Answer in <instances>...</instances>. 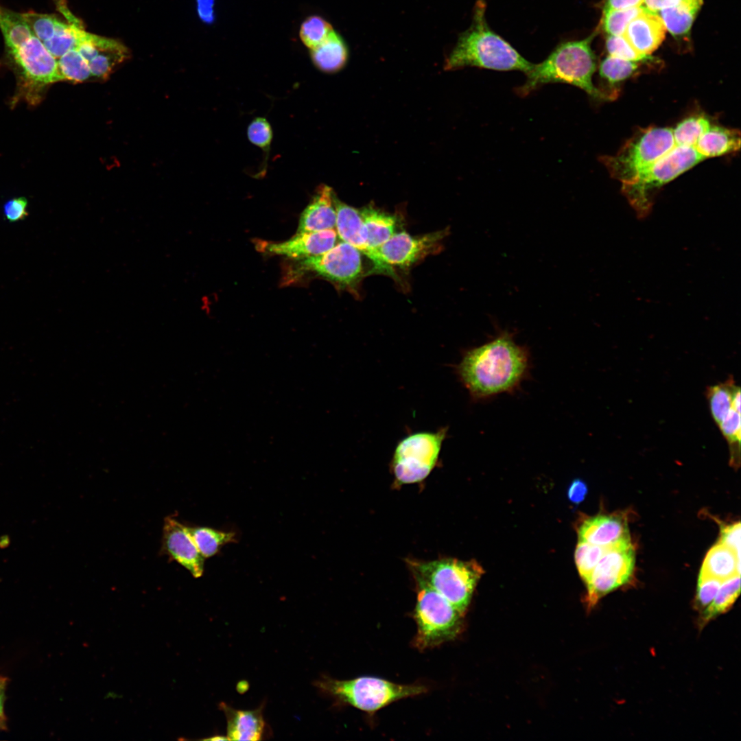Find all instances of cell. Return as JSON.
I'll use <instances>...</instances> for the list:
<instances>
[{
	"mask_svg": "<svg viewBox=\"0 0 741 741\" xmlns=\"http://www.w3.org/2000/svg\"><path fill=\"white\" fill-rule=\"evenodd\" d=\"M530 354L502 331L491 340L465 352L457 366L462 384L475 401L515 391L529 374Z\"/></svg>",
	"mask_w": 741,
	"mask_h": 741,
	"instance_id": "obj_1",
	"label": "cell"
},
{
	"mask_svg": "<svg viewBox=\"0 0 741 741\" xmlns=\"http://www.w3.org/2000/svg\"><path fill=\"white\" fill-rule=\"evenodd\" d=\"M596 34V30L584 39L564 42L543 62L533 64L526 73L525 83L516 88L517 94L525 97L543 84L560 82L577 86L596 99H615L592 81L596 60L591 43Z\"/></svg>",
	"mask_w": 741,
	"mask_h": 741,
	"instance_id": "obj_2",
	"label": "cell"
},
{
	"mask_svg": "<svg viewBox=\"0 0 741 741\" xmlns=\"http://www.w3.org/2000/svg\"><path fill=\"white\" fill-rule=\"evenodd\" d=\"M486 5L482 0L476 2L471 25L460 34L456 46L446 59L445 69L476 67L496 71H521L526 73L533 64L489 27L485 17Z\"/></svg>",
	"mask_w": 741,
	"mask_h": 741,
	"instance_id": "obj_3",
	"label": "cell"
},
{
	"mask_svg": "<svg viewBox=\"0 0 741 741\" xmlns=\"http://www.w3.org/2000/svg\"><path fill=\"white\" fill-rule=\"evenodd\" d=\"M314 685L320 692L337 702L370 714L393 702L427 691L423 685L397 684L372 677H361L350 680H336L323 677L316 681Z\"/></svg>",
	"mask_w": 741,
	"mask_h": 741,
	"instance_id": "obj_4",
	"label": "cell"
},
{
	"mask_svg": "<svg viewBox=\"0 0 741 741\" xmlns=\"http://www.w3.org/2000/svg\"><path fill=\"white\" fill-rule=\"evenodd\" d=\"M675 145L672 128L650 126L636 132L615 155L602 156L600 161L610 175L623 185L631 183Z\"/></svg>",
	"mask_w": 741,
	"mask_h": 741,
	"instance_id": "obj_5",
	"label": "cell"
},
{
	"mask_svg": "<svg viewBox=\"0 0 741 741\" xmlns=\"http://www.w3.org/2000/svg\"><path fill=\"white\" fill-rule=\"evenodd\" d=\"M415 580L427 584L464 615L476 584L483 573L475 561L455 558L411 561Z\"/></svg>",
	"mask_w": 741,
	"mask_h": 741,
	"instance_id": "obj_6",
	"label": "cell"
},
{
	"mask_svg": "<svg viewBox=\"0 0 741 741\" xmlns=\"http://www.w3.org/2000/svg\"><path fill=\"white\" fill-rule=\"evenodd\" d=\"M416 583V647L425 650L454 639L461 631L464 615L431 587L418 580Z\"/></svg>",
	"mask_w": 741,
	"mask_h": 741,
	"instance_id": "obj_7",
	"label": "cell"
},
{
	"mask_svg": "<svg viewBox=\"0 0 741 741\" xmlns=\"http://www.w3.org/2000/svg\"><path fill=\"white\" fill-rule=\"evenodd\" d=\"M703 160L695 146L676 143L670 152L642 171L631 183L622 185V191L637 214L643 217L651 208L654 190Z\"/></svg>",
	"mask_w": 741,
	"mask_h": 741,
	"instance_id": "obj_8",
	"label": "cell"
},
{
	"mask_svg": "<svg viewBox=\"0 0 741 741\" xmlns=\"http://www.w3.org/2000/svg\"><path fill=\"white\" fill-rule=\"evenodd\" d=\"M447 432L443 427L435 432H417L398 443L392 460L396 483H416L427 478L438 461Z\"/></svg>",
	"mask_w": 741,
	"mask_h": 741,
	"instance_id": "obj_9",
	"label": "cell"
},
{
	"mask_svg": "<svg viewBox=\"0 0 741 741\" xmlns=\"http://www.w3.org/2000/svg\"><path fill=\"white\" fill-rule=\"evenodd\" d=\"M292 275L313 272L344 288L355 287L364 274L362 254L341 241L320 255L298 259Z\"/></svg>",
	"mask_w": 741,
	"mask_h": 741,
	"instance_id": "obj_10",
	"label": "cell"
},
{
	"mask_svg": "<svg viewBox=\"0 0 741 741\" xmlns=\"http://www.w3.org/2000/svg\"><path fill=\"white\" fill-rule=\"evenodd\" d=\"M635 552L631 541L610 547L585 581L587 609L608 593L626 584L632 577Z\"/></svg>",
	"mask_w": 741,
	"mask_h": 741,
	"instance_id": "obj_11",
	"label": "cell"
},
{
	"mask_svg": "<svg viewBox=\"0 0 741 741\" xmlns=\"http://www.w3.org/2000/svg\"><path fill=\"white\" fill-rule=\"evenodd\" d=\"M447 233V230H442L412 236L405 231L397 232L378 250L387 264L405 269L438 252L440 243Z\"/></svg>",
	"mask_w": 741,
	"mask_h": 741,
	"instance_id": "obj_12",
	"label": "cell"
},
{
	"mask_svg": "<svg viewBox=\"0 0 741 741\" xmlns=\"http://www.w3.org/2000/svg\"><path fill=\"white\" fill-rule=\"evenodd\" d=\"M7 52L26 83L43 86L63 80L56 58L34 35L17 49Z\"/></svg>",
	"mask_w": 741,
	"mask_h": 741,
	"instance_id": "obj_13",
	"label": "cell"
},
{
	"mask_svg": "<svg viewBox=\"0 0 741 741\" xmlns=\"http://www.w3.org/2000/svg\"><path fill=\"white\" fill-rule=\"evenodd\" d=\"M161 543V554L185 567L194 578L202 576L205 558L193 542L188 526L174 517H166L163 526Z\"/></svg>",
	"mask_w": 741,
	"mask_h": 741,
	"instance_id": "obj_14",
	"label": "cell"
},
{
	"mask_svg": "<svg viewBox=\"0 0 741 741\" xmlns=\"http://www.w3.org/2000/svg\"><path fill=\"white\" fill-rule=\"evenodd\" d=\"M334 202L336 210V231L338 237L370 260L373 263L372 272L387 274L396 279L397 276L393 268L383 260L379 252L373 250L368 246L360 211L342 202L336 196Z\"/></svg>",
	"mask_w": 741,
	"mask_h": 741,
	"instance_id": "obj_15",
	"label": "cell"
},
{
	"mask_svg": "<svg viewBox=\"0 0 741 741\" xmlns=\"http://www.w3.org/2000/svg\"><path fill=\"white\" fill-rule=\"evenodd\" d=\"M336 229L314 232L296 233L290 239L281 242H260L259 247L270 254L302 259L324 254L337 243Z\"/></svg>",
	"mask_w": 741,
	"mask_h": 741,
	"instance_id": "obj_16",
	"label": "cell"
},
{
	"mask_svg": "<svg viewBox=\"0 0 741 741\" xmlns=\"http://www.w3.org/2000/svg\"><path fill=\"white\" fill-rule=\"evenodd\" d=\"M666 32L658 14L642 7L628 24L623 35L639 54L648 56L662 43Z\"/></svg>",
	"mask_w": 741,
	"mask_h": 741,
	"instance_id": "obj_17",
	"label": "cell"
},
{
	"mask_svg": "<svg viewBox=\"0 0 741 741\" xmlns=\"http://www.w3.org/2000/svg\"><path fill=\"white\" fill-rule=\"evenodd\" d=\"M579 541L602 547L631 541L626 521L620 515H597L585 520L578 528Z\"/></svg>",
	"mask_w": 741,
	"mask_h": 741,
	"instance_id": "obj_18",
	"label": "cell"
},
{
	"mask_svg": "<svg viewBox=\"0 0 741 741\" xmlns=\"http://www.w3.org/2000/svg\"><path fill=\"white\" fill-rule=\"evenodd\" d=\"M219 707L226 719L228 740H261L268 735L263 706L253 710H239L221 702Z\"/></svg>",
	"mask_w": 741,
	"mask_h": 741,
	"instance_id": "obj_19",
	"label": "cell"
},
{
	"mask_svg": "<svg viewBox=\"0 0 741 741\" xmlns=\"http://www.w3.org/2000/svg\"><path fill=\"white\" fill-rule=\"evenodd\" d=\"M335 193L325 185L319 186L309 204L302 212L296 233L336 229Z\"/></svg>",
	"mask_w": 741,
	"mask_h": 741,
	"instance_id": "obj_20",
	"label": "cell"
},
{
	"mask_svg": "<svg viewBox=\"0 0 741 741\" xmlns=\"http://www.w3.org/2000/svg\"><path fill=\"white\" fill-rule=\"evenodd\" d=\"M740 132L737 129L711 124L699 137L696 149L704 159L738 151Z\"/></svg>",
	"mask_w": 741,
	"mask_h": 741,
	"instance_id": "obj_21",
	"label": "cell"
},
{
	"mask_svg": "<svg viewBox=\"0 0 741 741\" xmlns=\"http://www.w3.org/2000/svg\"><path fill=\"white\" fill-rule=\"evenodd\" d=\"M93 40L97 54L88 64L92 77L105 80L117 66L130 56V53L125 45L115 39L93 34Z\"/></svg>",
	"mask_w": 741,
	"mask_h": 741,
	"instance_id": "obj_22",
	"label": "cell"
},
{
	"mask_svg": "<svg viewBox=\"0 0 741 741\" xmlns=\"http://www.w3.org/2000/svg\"><path fill=\"white\" fill-rule=\"evenodd\" d=\"M360 213L366 243L370 249L379 252V247L397 233L398 218L373 207L364 208Z\"/></svg>",
	"mask_w": 741,
	"mask_h": 741,
	"instance_id": "obj_23",
	"label": "cell"
},
{
	"mask_svg": "<svg viewBox=\"0 0 741 741\" xmlns=\"http://www.w3.org/2000/svg\"><path fill=\"white\" fill-rule=\"evenodd\" d=\"M704 0H682L657 14L667 32L675 38H687Z\"/></svg>",
	"mask_w": 741,
	"mask_h": 741,
	"instance_id": "obj_24",
	"label": "cell"
},
{
	"mask_svg": "<svg viewBox=\"0 0 741 741\" xmlns=\"http://www.w3.org/2000/svg\"><path fill=\"white\" fill-rule=\"evenodd\" d=\"M700 574L724 580L740 575V556L728 547L718 543L707 552Z\"/></svg>",
	"mask_w": 741,
	"mask_h": 741,
	"instance_id": "obj_25",
	"label": "cell"
},
{
	"mask_svg": "<svg viewBox=\"0 0 741 741\" xmlns=\"http://www.w3.org/2000/svg\"><path fill=\"white\" fill-rule=\"evenodd\" d=\"M310 54L314 65L328 73L342 69L348 56L344 41L335 31L323 43L311 49Z\"/></svg>",
	"mask_w": 741,
	"mask_h": 741,
	"instance_id": "obj_26",
	"label": "cell"
},
{
	"mask_svg": "<svg viewBox=\"0 0 741 741\" xmlns=\"http://www.w3.org/2000/svg\"><path fill=\"white\" fill-rule=\"evenodd\" d=\"M0 30L5 40L7 51L17 49L34 35L22 14L1 5Z\"/></svg>",
	"mask_w": 741,
	"mask_h": 741,
	"instance_id": "obj_27",
	"label": "cell"
},
{
	"mask_svg": "<svg viewBox=\"0 0 741 741\" xmlns=\"http://www.w3.org/2000/svg\"><path fill=\"white\" fill-rule=\"evenodd\" d=\"M739 388L732 377L725 381L707 388L705 395L711 416L718 425L733 410V397ZM737 411V410H736Z\"/></svg>",
	"mask_w": 741,
	"mask_h": 741,
	"instance_id": "obj_28",
	"label": "cell"
},
{
	"mask_svg": "<svg viewBox=\"0 0 741 741\" xmlns=\"http://www.w3.org/2000/svg\"><path fill=\"white\" fill-rule=\"evenodd\" d=\"M740 576L736 574L722 581L714 600L701 614V625L725 613L733 604L740 592Z\"/></svg>",
	"mask_w": 741,
	"mask_h": 741,
	"instance_id": "obj_29",
	"label": "cell"
},
{
	"mask_svg": "<svg viewBox=\"0 0 741 741\" xmlns=\"http://www.w3.org/2000/svg\"><path fill=\"white\" fill-rule=\"evenodd\" d=\"M188 530L204 558L215 555L224 545L235 541V534L232 532H224L204 526H188Z\"/></svg>",
	"mask_w": 741,
	"mask_h": 741,
	"instance_id": "obj_30",
	"label": "cell"
},
{
	"mask_svg": "<svg viewBox=\"0 0 741 741\" xmlns=\"http://www.w3.org/2000/svg\"><path fill=\"white\" fill-rule=\"evenodd\" d=\"M83 30L81 23L78 21L66 23L59 19L54 35L43 43L53 56L60 58L76 47Z\"/></svg>",
	"mask_w": 741,
	"mask_h": 741,
	"instance_id": "obj_31",
	"label": "cell"
},
{
	"mask_svg": "<svg viewBox=\"0 0 741 741\" xmlns=\"http://www.w3.org/2000/svg\"><path fill=\"white\" fill-rule=\"evenodd\" d=\"M58 65L63 80L78 83L92 78L87 62L75 47L62 56L58 60Z\"/></svg>",
	"mask_w": 741,
	"mask_h": 741,
	"instance_id": "obj_32",
	"label": "cell"
},
{
	"mask_svg": "<svg viewBox=\"0 0 741 741\" xmlns=\"http://www.w3.org/2000/svg\"><path fill=\"white\" fill-rule=\"evenodd\" d=\"M642 63L607 55L600 63L599 73L609 83L615 84L633 75Z\"/></svg>",
	"mask_w": 741,
	"mask_h": 741,
	"instance_id": "obj_33",
	"label": "cell"
},
{
	"mask_svg": "<svg viewBox=\"0 0 741 741\" xmlns=\"http://www.w3.org/2000/svg\"><path fill=\"white\" fill-rule=\"evenodd\" d=\"M710 124L709 119L705 115L689 116L672 128L674 141L679 144L696 148L699 137Z\"/></svg>",
	"mask_w": 741,
	"mask_h": 741,
	"instance_id": "obj_34",
	"label": "cell"
},
{
	"mask_svg": "<svg viewBox=\"0 0 741 741\" xmlns=\"http://www.w3.org/2000/svg\"><path fill=\"white\" fill-rule=\"evenodd\" d=\"M334 32L331 25L319 16H311L302 23L299 35L305 45L310 49L323 43Z\"/></svg>",
	"mask_w": 741,
	"mask_h": 741,
	"instance_id": "obj_35",
	"label": "cell"
},
{
	"mask_svg": "<svg viewBox=\"0 0 741 741\" xmlns=\"http://www.w3.org/2000/svg\"><path fill=\"white\" fill-rule=\"evenodd\" d=\"M741 412L733 409L719 423V430L728 443L731 463L738 466L740 462L741 442Z\"/></svg>",
	"mask_w": 741,
	"mask_h": 741,
	"instance_id": "obj_36",
	"label": "cell"
},
{
	"mask_svg": "<svg viewBox=\"0 0 741 741\" xmlns=\"http://www.w3.org/2000/svg\"><path fill=\"white\" fill-rule=\"evenodd\" d=\"M642 6L626 9H602L599 25L607 35H623L629 22L640 12Z\"/></svg>",
	"mask_w": 741,
	"mask_h": 741,
	"instance_id": "obj_37",
	"label": "cell"
},
{
	"mask_svg": "<svg viewBox=\"0 0 741 741\" xmlns=\"http://www.w3.org/2000/svg\"><path fill=\"white\" fill-rule=\"evenodd\" d=\"M609 548L579 541L575 552V561L584 582Z\"/></svg>",
	"mask_w": 741,
	"mask_h": 741,
	"instance_id": "obj_38",
	"label": "cell"
},
{
	"mask_svg": "<svg viewBox=\"0 0 741 741\" xmlns=\"http://www.w3.org/2000/svg\"><path fill=\"white\" fill-rule=\"evenodd\" d=\"M247 133L250 141L260 148L265 155L263 168L258 174L259 176H263L266 172L267 159L272 140L271 126L266 118L257 117L249 124Z\"/></svg>",
	"mask_w": 741,
	"mask_h": 741,
	"instance_id": "obj_39",
	"label": "cell"
},
{
	"mask_svg": "<svg viewBox=\"0 0 741 741\" xmlns=\"http://www.w3.org/2000/svg\"><path fill=\"white\" fill-rule=\"evenodd\" d=\"M22 16L34 36L43 43L54 35L59 20L56 15L29 11L22 13Z\"/></svg>",
	"mask_w": 741,
	"mask_h": 741,
	"instance_id": "obj_40",
	"label": "cell"
},
{
	"mask_svg": "<svg viewBox=\"0 0 741 741\" xmlns=\"http://www.w3.org/2000/svg\"><path fill=\"white\" fill-rule=\"evenodd\" d=\"M605 49L608 55L618 58L641 62L654 61V58L651 56H644L639 54L624 35H607Z\"/></svg>",
	"mask_w": 741,
	"mask_h": 741,
	"instance_id": "obj_41",
	"label": "cell"
},
{
	"mask_svg": "<svg viewBox=\"0 0 741 741\" xmlns=\"http://www.w3.org/2000/svg\"><path fill=\"white\" fill-rule=\"evenodd\" d=\"M721 583L722 580L716 578L699 574L695 605L701 614L714 600Z\"/></svg>",
	"mask_w": 741,
	"mask_h": 741,
	"instance_id": "obj_42",
	"label": "cell"
},
{
	"mask_svg": "<svg viewBox=\"0 0 741 741\" xmlns=\"http://www.w3.org/2000/svg\"><path fill=\"white\" fill-rule=\"evenodd\" d=\"M27 206V200L24 197L10 199L3 207L5 220L10 222H16L25 219L29 215Z\"/></svg>",
	"mask_w": 741,
	"mask_h": 741,
	"instance_id": "obj_43",
	"label": "cell"
},
{
	"mask_svg": "<svg viewBox=\"0 0 741 741\" xmlns=\"http://www.w3.org/2000/svg\"><path fill=\"white\" fill-rule=\"evenodd\" d=\"M718 543L728 547L740 556V523L738 521L721 528Z\"/></svg>",
	"mask_w": 741,
	"mask_h": 741,
	"instance_id": "obj_44",
	"label": "cell"
},
{
	"mask_svg": "<svg viewBox=\"0 0 741 741\" xmlns=\"http://www.w3.org/2000/svg\"><path fill=\"white\" fill-rule=\"evenodd\" d=\"M587 493V487L586 484L582 480L577 479L573 481L570 484L567 495L571 502L578 504L585 499Z\"/></svg>",
	"mask_w": 741,
	"mask_h": 741,
	"instance_id": "obj_45",
	"label": "cell"
},
{
	"mask_svg": "<svg viewBox=\"0 0 741 741\" xmlns=\"http://www.w3.org/2000/svg\"><path fill=\"white\" fill-rule=\"evenodd\" d=\"M682 0H643L641 5L646 10L658 13L659 12L672 7Z\"/></svg>",
	"mask_w": 741,
	"mask_h": 741,
	"instance_id": "obj_46",
	"label": "cell"
},
{
	"mask_svg": "<svg viewBox=\"0 0 741 741\" xmlns=\"http://www.w3.org/2000/svg\"><path fill=\"white\" fill-rule=\"evenodd\" d=\"M643 0H604L602 9L620 10L641 6Z\"/></svg>",
	"mask_w": 741,
	"mask_h": 741,
	"instance_id": "obj_47",
	"label": "cell"
},
{
	"mask_svg": "<svg viewBox=\"0 0 741 741\" xmlns=\"http://www.w3.org/2000/svg\"><path fill=\"white\" fill-rule=\"evenodd\" d=\"M7 683V678L0 676V729H6V717L4 713V703L5 700Z\"/></svg>",
	"mask_w": 741,
	"mask_h": 741,
	"instance_id": "obj_48",
	"label": "cell"
},
{
	"mask_svg": "<svg viewBox=\"0 0 741 741\" xmlns=\"http://www.w3.org/2000/svg\"><path fill=\"white\" fill-rule=\"evenodd\" d=\"M213 0H199V12L204 21L210 22L213 19Z\"/></svg>",
	"mask_w": 741,
	"mask_h": 741,
	"instance_id": "obj_49",
	"label": "cell"
},
{
	"mask_svg": "<svg viewBox=\"0 0 741 741\" xmlns=\"http://www.w3.org/2000/svg\"><path fill=\"white\" fill-rule=\"evenodd\" d=\"M248 683L246 681H241V682H239L238 683L237 689V691L239 692L244 693V692H246L248 690Z\"/></svg>",
	"mask_w": 741,
	"mask_h": 741,
	"instance_id": "obj_50",
	"label": "cell"
},
{
	"mask_svg": "<svg viewBox=\"0 0 741 741\" xmlns=\"http://www.w3.org/2000/svg\"><path fill=\"white\" fill-rule=\"evenodd\" d=\"M204 740H213V741L228 740L227 736H220V735H215V736H211L210 738H204Z\"/></svg>",
	"mask_w": 741,
	"mask_h": 741,
	"instance_id": "obj_51",
	"label": "cell"
}]
</instances>
